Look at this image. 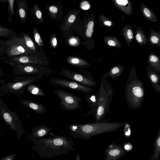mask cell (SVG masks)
<instances>
[{
    "mask_svg": "<svg viewBox=\"0 0 160 160\" xmlns=\"http://www.w3.org/2000/svg\"><path fill=\"white\" fill-rule=\"evenodd\" d=\"M52 42L54 46H55L57 45V40L56 38H54L52 39Z\"/></svg>",
    "mask_w": 160,
    "mask_h": 160,
    "instance_id": "74e56055",
    "label": "cell"
},
{
    "mask_svg": "<svg viewBox=\"0 0 160 160\" xmlns=\"http://www.w3.org/2000/svg\"><path fill=\"white\" fill-rule=\"evenodd\" d=\"M54 92L61 100L60 109L70 111L82 107L80 103L82 100L78 96L61 89H54Z\"/></svg>",
    "mask_w": 160,
    "mask_h": 160,
    "instance_id": "5b68a950",
    "label": "cell"
},
{
    "mask_svg": "<svg viewBox=\"0 0 160 160\" xmlns=\"http://www.w3.org/2000/svg\"><path fill=\"white\" fill-rule=\"evenodd\" d=\"M148 45H151L149 48V50L150 51L151 48L154 45H156L158 47H160V31L158 32L155 30L151 29L150 34L148 38Z\"/></svg>",
    "mask_w": 160,
    "mask_h": 160,
    "instance_id": "e0dca14e",
    "label": "cell"
},
{
    "mask_svg": "<svg viewBox=\"0 0 160 160\" xmlns=\"http://www.w3.org/2000/svg\"><path fill=\"white\" fill-rule=\"evenodd\" d=\"M34 38L36 42L38 43L40 39V37L39 34L36 32L34 34Z\"/></svg>",
    "mask_w": 160,
    "mask_h": 160,
    "instance_id": "d6a6232c",
    "label": "cell"
},
{
    "mask_svg": "<svg viewBox=\"0 0 160 160\" xmlns=\"http://www.w3.org/2000/svg\"><path fill=\"white\" fill-rule=\"evenodd\" d=\"M72 63L74 64H78L79 63V60L77 58H74L71 60Z\"/></svg>",
    "mask_w": 160,
    "mask_h": 160,
    "instance_id": "d590c367",
    "label": "cell"
},
{
    "mask_svg": "<svg viewBox=\"0 0 160 160\" xmlns=\"http://www.w3.org/2000/svg\"><path fill=\"white\" fill-rule=\"evenodd\" d=\"M61 74L74 81L89 87H95L97 83L91 73L83 75L67 70H63Z\"/></svg>",
    "mask_w": 160,
    "mask_h": 160,
    "instance_id": "9c48e42d",
    "label": "cell"
},
{
    "mask_svg": "<svg viewBox=\"0 0 160 160\" xmlns=\"http://www.w3.org/2000/svg\"><path fill=\"white\" fill-rule=\"evenodd\" d=\"M7 46L5 54L11 58L21 55H26L28 53V47L23 38L16 36L6 41Z\"/></svg>",
    "mask_w": 160,
    "mask_h": 160,
    "instance_id": "52a82bcc",
    "label": "cell"
},
{
    "mask_svg": "<svg viewBox=\"0 0 160 160\" xmlns=\"http://www.w3.org/2000/svg\"><path fill=\"white\" fill-rule=\"evenodd\" d=\"M99 20L101 26L112 27L114 25V23L111 20L103 15L100 16Z\"/></svg>",
    "mask_w": 160,
    "mask_h": 160,
    "instance_id": "603a6c76",
    "label": "cell"
},
{
    "mask_svg": "<svg viewBox=\"0 0 160 160\" xmlns=\"http://www.w3.org/2000/svg\"><path fill=\"white\" fill-rule=\"evenodd\" d=\"M16 36V33L13 30L0 25V37L7 38L9 39Z\"/></svg>",
    "mask_w": 160,
    "mask_h": 160,
    "instance_id": "7402d4cb",
    "label": "cell"
},
{
    "mask_svg": "<svg viewBox=\"0 0 160 160\" xmlns=\"http://www.w3.org/2000/svg\"><path fill=\"white\" fill-rule=\"evenodd\" d=\"M70 43L72 44H74L76 42L77 40L75 39H72L70 41Z\"/></svg>",
    "mask_w": 160,
    "mask_h": 160,
    "instance_id": "f35d334b",
    "label": "cell"
},
{
    "mask_svg": "<svg viewBox=\"0 0 160 160\" xmlns=\"http://www.w3.org/2000/svg\"><path fill=\"white\" fill-rule=\"evenodd\" d=\"M76 19V16L74 15H72L69 17L68 21L70 23L73 22Z\"/></svg>",
    "mask_w": 160,
    "mask_h": 160,
    "instance_id": "836d02e7",
    "label": "cell"
},
{
    "mask_svg": "<svg viewBox=\"0 0 160 160\" xmlns=\"http://www.w3.org/2000/svg\"><path fill=\"white\" fill-rule=\"evenodd\" d=\"M16 4L18 16L21 21L24 22L27 16V5L24 0H17Z\"/></svg>",
    "mask_w": 160,
    "mask_h": 160,
    "instance_id": "9a60e30c",
    "label": "cell"
},
{
    "mask_svg": "<svg viewBox=\"0 0 160 160\" xmlns=\"http://www.w3.org/2000/svg\"><path fill=\"white\" fill-rule=\"evenodd\" d=\"M49 10L50 12L53 13L57 12L58 10L57 8L54 6L50 7L49 8Z\"/></svg>",
    "mask_w": 160,
    "mask_h": 160,
    "instance_id": "1f68e13d",
    "label": "cell"
},
{
    "mask_svg": "<svg viewBox=\"0 0 160 160\" xmlns=\"http://www.w3.org/2000/svg\"><path fill=\"white\" fill-rule=\"evenodd\" d=\"M13 68V74L16 76L43 75L51 72L49 69L36 66L28 64H15L7 62Z\"/></svg>",
    "mask_w": 160,
    "mask_h": 160,
    "instance_id": "8992f818",
    "label": "cell"
},
{
    "mask_svg": "<svg viewBox=\"0 0 160 160\" xmlns=\"http://www.w3.org/2000/svg\"><path fill=\"white\" fill-rule=\"evenodd\" d=\"M94 22L93 21H90L88 23L86 32V35L87 37L90 38L92 36L94 31Z\"/></svg>",
    "mask_w": 160,
    "mask_h": 160,
    "instance_id": "484cf974",
    "label": "cell"
},
{
    "mask_svg": "<svg viewBox=\"0 0 160 160\" xmlns=\"http://www.w3.org/2000/svg\"><path fill=\"white\" fill-rule=\"evenodd\" d=\"M7 2H8V8H7L8 15H9L8 21H11V18L12 16L13 17L14 16V12L13 6L15 0H7Z\"/></svg>",
    "mask_w": 160,
    "mask_h": 160,
    "instance_id": "d4e9b609",
    "label": "cell"
},
{
    "mask_svg": "<svg viewBox=\"0 0 160 160\" xmlns=\"http://www.w3.org/2000/svg\"><path fill=\"white\" fill-rule=\"evenodd\" d=\"M19 102L22 106L32 110L37 113L42 114L46 112V108L39 103L25 99L20 100Z\"/></svg>",
    "mask_w": 160,
    "mask_h": 160,
    "instance_id": "7c38bea8",
    "label": "cell"
},
{
    "mask_svg": "<svg viewBox=\"0 0 160 160\" xmlns=\"http://www.w3.org/2000/svg\"><path fill=\"white\" fill-rule=\"evenodd\" d=\"M26 89L32 94L42 97L46 96L44 92L42 89L33 84L28 85Z\"/></svg>",
    "mask_w": 160,
    "mask_h": 160,
    "instance_id": "44dd1931",
    "label": "cell"
},
{
    "mask_svg": "<svg viewBox=\"0 0 160 160\" xmlns=\"http://www.w3.org/2000/svg\"><path fill=\"white\" fill-rule=\"evenodd\" d=\"M139 5L142 15L145 19L152 22H158L157 16L150 8L143 3H141Z\"/></svg>",
    "mask_w": 160,
    "mask_h": 160,
    "instance_id": "2e32d148",
    "label": "cell"
},
{
    "mask_svg": "<svg viewBox=\"0 0 160 160\" xmlns=\"http://www.w3.org/2000/svg\"><path fill=\"white\" fill-rule=\"evenodd\" d=\"M6 79H2L0 78V84L2 83H4L6 81ZM4 95V94L0 91V96H2Z\"/></svg>",
    "mask_w": 160,
    "mask_h": 160,
    "instance_id": "8d00e7d4",
    "label": "cell"
},
{
    "mask_svg": "<svg viewBox=\"0 0 160 160\" xmlns=\"http://www.w3.org/2000/svg\"><path fill=\"white\" fill-rule=\"evenodd\" d=\"M42 76H16L12 81L3 83L0 88V91L3 93L22 95L28 85L40 79Z\"/></svg>",
    "mask_w": 160,
    "mask_h": 160,
    "instance_id": "3957f363",
    "label": "cell"
},
{
    "mask_svg": "<svg viewBox=\"0 0 160 160\" xmlns=\"http://www.w3.org/2000/svg\"><path fill=\"white\" fill-rule=\"evenodd\" d=\"M50 82L54 85L77 91L83 93L88 94L94 92V90L90 87L74 81L60 78H52L50 80Z\"/></svg>",
    "mask_w": 160,
    "mask_h": 160,
    "instance_id": "ba28073f",
    "label": "cell"
},
{
    "mask_svg": "<svg viewBox=\"0 0 160 160\" xmlns=\"http://www.w3.org/2000/svg\"><path fill=\"white\" fill-rule=\"evenodd\" d=\"M53 142L55 145L57 146H59L61 145L62 144L63 141L61 139L57 138L55 139L54 140Z\"/></svg>",
    "mask_w": 160,
    "mask_h": 160,
    "instance_id": "4dcf8cb0",
    "label": "cell"
},
{
    "mask_svg": "<svg viewBox=\"0 0 160 160\" xmlns=\"http://www.w3.org/2000/svg\"><path fill=\"white\" fill-rule=\"evenodd\" d=\"M16 156V154H13L7 156L0 160H13L14 158Z\"/></svg>",
    "mask_w": 160,
    "mask_h": 160,
    "instance_id": "f1b7e54d",
    "label": "cell"
},
{
    "mask_svg": "<svg viewBox=\"0 0 160 160\" xmlns=\"http://www.w3.org/2000/svg\"><path fill=\"white\" fill-rule=\"evenodd\" d=\"M147 77L154 91L160 93V75L159 73L150 66L148 65L147 69Z\"/></svg>",
    "mask_w": 160,
    "mask_h": 160,
    "instance_id": "30bf717a",
    "label": "cell"
},
{
    "mask_svg": "<svg viewBox=\"0 0 160 160\" xmlns=\"http://www.w3.org/2000/svg\"><path fill=\"white\" fill-rule=\"evenodd\" d=\"M0 117L12 131L14 130L20 138L25 132L23 123L15 111H11L0 97Z\"/></svg>",
    "mask_w": 160,
    "mask_h": 160,
    "instance_id": "277c9868",
    "label": "cell"
},
{
    "mask_svg": "<svg viewBox=\"0 0 160 160\" xmlns=\"http://www.w3.org/2000/svg\"><path fill=\"white\" fill-rule=\"evenodd\" d=\"M134 38L140 46L146 45L148 42V38L144 31L139 26L137 27Z\"/></svg>",
    "mask_w": 160,
    "mask_h": 160,
    "instance_id": "ac0fdd59",
    "label": "cell"
},
{
    "mask_svg": "<svg viewBox=\"0 0 160 160\" xmlns=\"http://www.w3.org/2000/svg\"><path fill=\"white\" fill-rule=\"evenodd\" d=\"M36 15L38 18H40L42 17V13L40 11L38 10L36 12Z\"/></svg>",
    "mask_w": 160,
    "mask_h": 160,
    "instance_id": "e575fe53",
    "label": "cell"
},
{
    "mask_svg": "<svg viewBox=\"0 0 160 160\" xmlns=\"http://www.w3.org/2000/svg\"><path fill=\"white\" fill-rule=\"evenodd\" d=\"M0 133H1V132H0Z\"/></svg>",
    "mask_w": 160,
    "mask_h": 160,
    "instance_id": "7bdbcfd3",
    "label": "cell"
},
{
    "mask_svg": "<svg viewBox=\"0 0 160 160\" xmlns=\"http://www.w3.org/2000/svg\"><path fill=\"white\" fill-rule=\"evenodd\" d=\"M133 28L132 25L126 24L121 29L120 34L122 36L129 47L134 38Z\"/></svg>",
    "mask_w": 160,
    "mask_h": 160,
    "instance_id": "5bb4252c",
    "label": "cell"
},
{
    "mask_svg": "<svg viewBox=\"0 0 160 160\" xmlns=\"http://www.w3.org/2000/svg\"><path fill=\"white\" fill-rule=\"evenodd\" d=\"M5 74V73H4L0 68V76L2 77L4 76Z\"/></svg>",
    "mask_w": 160,
    "mask_h": 160,
    "instance_id": "ab89813d",
    "label": "cell"
},
{
    "mask_svg": "<svg viewBox=\"0 0 160 160\" xmlns=\"http://www.w3.org/2000/svg\"><path fill=\"white\" fill-rule=\"evenodd\" d=\"M2 50V47L0 45V53L1 52H4V53L5 54V52Z\"/></svg>",
    "mask_w": 160,
    "mask_h": 160,
    "instance_id": "b9f144b4",
    "label": "cell"
},
{
    "mask_svg": "<svg viewBox=\"0 0 160 160\" xmlns=\"http://www.w3.org/2000/svg\"><path fill=\"white\" fill-rule=\"evenodd\" d=\"M124 67L122 65H117L111 67L107 72L102 74V78H106L110 77L112 78H118L123 72Z\"/></svg>",
    "mask_w": 160,
    "mask_h": 160,
    "instance_id": "4fadbf2b",
    "label": "cell"
},
{
    "mask_svg": "<svg viewBox=\"0 0 160 160\" xmlns=\"http://www.w3.org/2000/svg\"><path fill=\"white\" fill-rule=\"evenodd\" d=\"M103 41L107 45L121 49L122 45L119 40L115 37L105 36Z\"/></svg>",
    "mask_w": 160,
    "mask_h": 160,
    "instance_id": "ffe728a7",
    "label": "cell"
},
{
    "mask_svg": "<svg viewBox=\"0 0 160 160\" xmlns=\"http://www.w3.org/2000/svg\"><path fill=\"white\" fill-rule=\"evenodd\" d=\"M38 129L36 130H37V133L38 135L40 136H42L45 135L47 132V131L48 130V129L47 127L43 126L39 127Z\"/></svg>",
    "mask_w": 160,
    "mask_h": 160,
    "instance_id": "4316f807",
    "label": "cell"
},
{
    "mask_svg": "<svg viewBox=\"0 0 160 160\" xmlns=\"http://www.w3.org/2000/svg\"><path fill=\"white\" fill-rule=\"evenodd\" d=\"M114 6L119 10L128 15L134 14L133 5L129 0H112Z\"/></svg>",
    "mask_w": 160,
    "mask_h": 160,
    "instance_id": "8fae6325",
    "label": "cell"
},
{
    "mask_svg": "<svg viewBox=\"0 0 160 160\" xmlns=\"http://www.w3.org/2000/svg\"><path fill=\"white\" fill-rule=\"evenodd\" d=\"M148 65L160 73V60L159 57L153 52L150 53L148 58Z\"/></svg>",
    "mask_w": 160,
    "mask_h": 160,
    "instance_id": "d6986e66",
    "label": "cell"
},
{
    "mask_svg": "<svg viewBox=\"0 0 160 160\" xmlns=\"http://www.w3.org/2000/svg\"><path fill=\"white\" fill-rule=\"evenodd\" d=\"M145 90L142 81L137 76L135 68L132 67L126 82L124 91L126 101L131 109H138L143 101Z\"/></svg>",
    "mask_w": 160,
    "mask_h": 160,
    "instance_id": "7a4b0ae2",
    "label": "cell"
},
{
    "mask_svg": "<svg viewBox=\"0 0 160 160\" xmlns=\"http://www.w3.org/2000/svg\"><path fill=\"white\" fill-rule=\"evenodd\" d=\"M114 89L112 88L109 81L107 79L102 78L100 87L96 94L97 103L84 115L86 117L92 114L96 122H107L104 119L107 113H110V107L113 101Z\"/></svg>",
    "mask_w": 160,
    "mask_h": 160,
    "instance_id": "6da1fadb",
    "label": "cell"
},
{
    "mask_svg": "<svg viewBox=\"0 0 160 160\" xmlns=\"http://www.w3.org/2000/svg\"><path fill=\"white\" fill-rule=\"evenodd\" d=\"M124 132L126 136H129L131 134V125L128 122H124Z\"/></svg>",
    "mask_w": 160,
    "mask_h": 160,
    "instance_id": "83f0119b",
    "label": "cell"
},
{
    "mask_svg": "<svg viewBox=\"0 0 160 160\" xmlns=\"http://www.w3.org/2000/svg\"><path fill=\"white\" fill-rule=\"evenodd\" d=\"M86 100L90 108L95 107L97 103L96 94H87L86 95Z\"/></svg>",
    "mask_w": 160,
    "mask_h": 160,
    "instance_id": "cb8c5ba5",
    "label": "cell"
},
{
    "mask_svg": "<svg viewBox=\"0 0 160 160\" xmlns=\"http://www.w3.org/2000/svg\"><path fill=\"white\" fill-rule=\"evenodd\" d=\"M130 148V146L128 144H126L124 146V148L126 150H128Z\"/></svg>",
    "mask_w": 160,
    "mask_h": 160,
    "instance_id": "60d3db41",
    "label": "cell"
},
{
    "mask_svg": "<svg viewBox=\"0 0 160 160\" xmlns=\"http://www.w3.org/2000/svg\"><path fill=\"white\" fill-rule=\"evenodd\" d=\"M81 7L83 9L87 10L89 8L90 6L88 2H82Z\"/></svg>",
    "mask_w": 160,
    "mask_h": 160,
    "instance_id": "f546056e",
    "label": "cell"
}]
</instances>
